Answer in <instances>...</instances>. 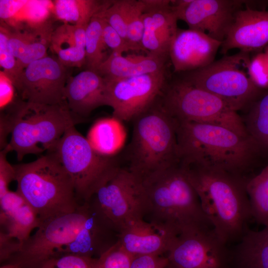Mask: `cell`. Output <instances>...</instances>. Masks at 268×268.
Returning <instances> with one entry per match:
<instances>
[{
    "label": "cell",
    "instance_id": "43",
    "mask_svg": "<svg viewBox=\"0 0 268 268\" xmlns=\"http://www.w3.org/2000/svg\"><path fill=\"white\" fill-rule=\"evenodd\" d=\"M168 260L163 255H144L134 257L130 268H165Z\"/></svg>",
    "mask_w": 268,
    "mask_h": 268
},
{
    "label": "cell",
    "instance_id": "38",
    "mask_svg": "<svg viewBox=\"0 0 268 268\" xmlns=\"http://www.w3.org/2000/svg\"><path fill=\"white\" fill-rule=\"evenodd\" d=\"M249 73L252 80L259 87H268V59L265 53L259 54L251 59Z\"/></svg>",
    "mask_w": 268,
    "mask_h": 268
},
{
    "label": "cell",
    "instance_id": "8",
    "mask_svg": "<svg viewBox=\"0 0 268 268\" xmlns=\"http://www.w3.org/2000/svg\"><path fill=\"white\" fill-rule=\"evenodd\" d=\"M159 99L163 108L177 121L221 126L249 136L243 120L229 105L180 77L168 81Z\"/></svg>",
    "mask_w": 268,
    "mask_h": 268
},
{
    "label": "cell",
    "instance_id": "3",
    "mask_svg": "<svg viewBox=\"0 0 268 268\" xmlns=\"http://www.w3.org/2000/svg\"><path fill=\"white\" fill-rule=\"evenodd\" d=\"M145 214L148 221L169 228L178 235L212 228L199 196L180 163L142 181Z\"/></svg>",
    "mask_w": 268,
    "mask_h": 268
},
{
    "label": "cell",
    "instance_id": "28",
    "mask_svg": "<svg viewBox=\"0 0 268 268\" xmlns=\"http://www.w3.org/2000/svg\"><path fill=\"white\" fill-rule=\"evenodd\" d=\"M246 189L252 218L265 226L268 225V165L256 176L247 179Z\"/></svg>",
    "mask_w": 268,
    "mask_h": 268
},
{
    "label": "cell",
    "instance_id": "1",
    "mask_svg": "<svg viewBox=\"0 0 268 268\" xmlns=\"http://www.w3.org/2000/svg\"><path fill=\"white\" fill-rule=\"evenodd\" d=\"M180 164L218 237L226 244L240 239L252 218L246 189L247 179L216 169Z\"/></svg>",
    "mask_w": 268,
    "mask_h": 268
},
{
    "label": "cell",
    "instance_id": "13",
    "mask_svg": "<svg viewBox=\"0 0 268 268\" xmlns=\"http://www.w3.org/2000/svg\"><path fill=\"white\" fill-rule=\"evenodd\" d=\"M67 68L58 58L46 56L21 72L13 85L23 101L45 105H67L65 89Z\"/></svg>",
    "mask_w": 268,
    "mask_h": 268
},
{
    "label": "cell",
    "instance_id": "24",
    "mask_svg": "<svg viewBox=\"0 0 268 268\" xmlns=\"http://www.w3.org/2000/svg\"><path fill=\"white\" fill-rule=\"evenodd\" d=\"M86 27L64 23L52 32L50 48L67 67L85 65Z\"/></svg>",
    "mask_w": 268,
    "mask_h": 268
},
{
    "label": "cell",
    "instance_id": "16",
    "mask_svg": "<svg viewBox=\"0 0 268 268\" xmlns=\"http://www.w3.org/2000/svg\"><path fill=\"white\" fill-rule=\"evenodd\" d=\"M221 44L201 32L178 28L169 51L174 72L190 71L208 66L215 61Z\"/></svg>",
    "mask_w": 268,
    "mask_h": 268
},
{
    "label": "cell",
    "instance_id": "5",
    "mask_svg": "<svg viewBox=\"0 0 268 268\" xmlns=\"http://www.w3.org/2000/svg\"><path fill=\"white\" fill-rule=\"evenodd\" d=\"M17 190L41 222L74 211L82 203L72 181L51 152L28 163L14 165Z\"/></svg>",
    "mask_w": 268,
    "mask_h": 268
},
{
    "label": "cell",
    "instance_id": "11",
    "mask_svg": "<svg viewBox=\"0 0 268 268\" xmlns=\"http://www.w3.org/2000/svg\"><path fill=\"white\" fill-rule=\"evenodd\" d=\"M90 211L89 203L84 202L73 212L43 221L9 263H17L22 268H37L74 239Z\"/></svg>",
    "mask_w": 268,
    "mask_h": 268
},
{
    "label": "cell",
    "instance_id": "33",
    "mask_svg": "<svg viewBox=\"0 0 268 268\" xmlns=\"http://www.w3.org/2000/svg\"><path fill=\"white\" fill-rule=\"evenodd\" d=\"M143 13L141 0H135L127 28V42L130 50L132 51H144L142 46L144 28L142 18Z\"/></svg>",
    "mask_w": 268,
    "mask_h": 268
},
{
    "label": "cell",
    "instance_id": "42",
    "mask_svg": "<svg viewBox=\"0 0 268 268\" xmlns=\"http://www.w3.org/2000/svg\"><path fill=\"white\" fill-rule=\"evenodd\" d=\"M21 244L16 239L10 237L5 231L0 232V262L9 261L20 250Z\"/></svg>",
    "mask_w": 268,
    "mask_h": 268
},
{
    "label": "cell",
    "instance_id": "31",
    "mask_svg": "<svg viewBox=\"0 0 268 268\" xmlns=\"http://www.w3.org/2000/svg\"><path fill=\"white\" fill-rule=\"evenodd\" d=\"M41 223L36 212L27 203L0 226L5 229L2 230L18 240L21 245L29 238L33 229L37 228Z\"/></svg>",
    "mask_w": 268,
    "mask_h": 268
},
{
    "label": "cell",
    "instance_id": "39",
    "mask_svg": "<svg viewBox=\"0 0 268 268\" xmlns=\"http://www.w3.org/2000/svg\"><path fill=\"white\" fill-rule=\"evenodd\" d=\"M26 203L25 199L17 190H9L0 197V224Z\"/></svg>",
    "mask_w": 268,
    "mask_h": 268
},
{
    "label": "cell",
    "instance_id": "47",
    "mask_svg": "<svg viewBox=\"0 0 268 268\" xmlns=\"http://www.w3.org/2000/svg\"><path fill=\"white\" fill-rule=\"evenodd\" d=\"M259 234L268 242V225L260 231H258Z\"/></svg>",
    "mask_w": 268,
    "mask_h": 268
},
{
    "label": "cell",
    "instance_id": "26",
    "mask_svg": "<svg viewBox=\"0 0 268 268\" xmlns=\"http://www.w3.org/2000/svg\"><path fill=\"white\" fill-rule=\"evenodd\" d=\"M113 0H56L53 2L56 17L66 24L87 26L92 18Z\"/></svg>",
    "mask_w": 268,
    "mask_h": 268
},
{
    "label": "cell",
    "instance_id": "27",
    "mask_svg": "<svg viewBox=\"0 0 268 268\" xmlns=\"http://www.w3.org/2000/svg\"><path fill=\"white\" fill-rule=\"evenodd\" d=\"M240 240L235 251L238 268H268V242L258 232L248 229Z\"/></svg>",
    "mask_w": 268,
    "mask_h": 268
},
{
    "label": "cell",
    "instance_id": "49",
    "mask_svg": "<svg viewBox=\"0 0 268 268\" xmlns=\"http://www.w3.org/2000/svg\"><path fill=\"white\" fill-rule=\"evenodd\" d=\"M265 48H266V50H265V53L267 55V57H268V46H267V47H266Z\"/></svg>",
    "mask_w": 268,
    "mask_h": 268
},
{
    "label": "cell",
    "instance_id": "7",
    "mask_svg": "<svg viewBox=\"0 0 268 268\" xmlns=\"http://www.w3.org/2000/svg\"><path fill=\"white\" fill-rule=\"evenodd\" d=\"M251 61L249 53L239 51L204 67L180 73V77L217 96L237 112L251 105L262 92L251 78Z\"/></svg>",
    "mask_w": 268,
    "mask_h": 268
},
{
    "label": "cell",
    "instance_id": "35",
    "mask_svg": "<svg viewBox=\"0 0 268 268\" xmlns=\"http://www.w3.org/2000/svg\"><path fill=\"white\" fill-rule=\"evenodd\" d=\"M0 65L4 74L13 84L21 73L16 59L12 54L8 44V30L0 26Z\"/></svg>",
    "mask_w": 268,
    "mask_h": 268
},
{
    "label": "cell",
    "instance_id": "40",
    "mask_svg": "<svg viewBox=\"0 0 268 268\" xmlns=\"http://www.w3.org/2000/svg\"><path fill=\"white\" fill-rule=\"evenodd\" d=\"M102 39L105 47L110 49L112 53L122 54L124 52L131 51L127 41L104 19Z\"/></svg>",
    "mask_w": 268,
    "mask_h": 268
},
{
    "label": "cell",
    "instance_id": "41",
    "mask_svg": "<svg viewBox=\"0 0 268 268\" xmlns=\"http://www.w3.org/2000/svg\"><path fill=\"white\" fill-rule=\"evenodd\" d=\"M7 153L5 149L0 152V197L9 191V184L15 180V168L8 161Z\"/></svg>",
    "mask_w": 268,
    "mask_h": 268
},
{
    "label": "cell",
    "instance_id": "9",
    "mask_svg": "<svg viewBox=\"0 0 268 268\" xmlns=\"http://www.w3.org/2000/svg\"><path fill=\"white\" fill-rule=\"evenodd\" d=\"M87 202L117 234L130 222L143 218L145 214L142 182L127 167L118 163Z\"/></svg>",
    "mask_w": 268,
    "mask_h": 268
},
{
    "label": "cell",
    "instance_id": "4",
    "mask_svg": "<svg viewBox=\"0 0 268 268\" xmlns=\"http://www.w3.org/2000/svg\"><path fill=\"white\" fill-rule=\"evenodd\" d=\"M132 121L126 167L141 182L180 163L176 121L163 108L159 97Z\"/></svg>",
    "mask_w": 268,
    "mask_h": 268
},
{
    "label": "cell",
    "instance_id": "17",
    "mask_svg": "<svg viewBox=\"0 0 268 268\" xmlns=\"http://www.w3.org/2000/svg\"><path fill=\"white\" fill-rule=\"evenodd\" d=\"M178 234L143 218L133 221L117 234V243L133 256L167 254Z\"/></svg>",
    "mask_w": 268,
    "mask_h": 268
},
{
    "label": "cell",
    "instance_id": "48",
    "mask_svg": "<svg viewBox=\"0 0 268 268\" xmlns=\"http://www.w3.org/2000/svg\"><path fill=\"white\" fill-rule=\"evenodd\" d=\"M0 268H22L20 265L17 263H8L0 267Z\"/></svg>",
    "mask_w": 268,
    "mask_h": 268
},
{
    "label": "cell",
    "instance_id": "20",
    "mask_svg": "<svg viewBox=\"0 0 268 268\" xmlns=\"http://www.w3.org/2000/svg\"><path fill=\"white\" fill-rule=\"evenodd\" d=\"M90 206L89 214L74 239L57 250L53 257L73 255L98 258L116 243L113 240L115 232L104 223L90 204Z\"/></svg>",
    "mask_w": 268,
    "mask_h": 268
},
{
    "label": "cell",
    "instance_id": "19",
    "mask_svg": "<svg viewBox=\"0 0 268 268\" xmlns=\"http://www.w3.org/2000/svg\"><path fill=\"white\" fill-rule=\"evenodd\" d=\"M106 82L97 71L86 69L69 76L65 96L69 110L83 118L95 109L105 105Z\"/></svg>",
    "mask_w": 268,
    "mask_h": 268
},
{
    "label": "cell",
    "instance_id": "44",
    "mask_svg": "<svg viewBox=\"0 0 268 268\" xmlns=\"http://www.w3.org/2000/svg\"><path fill=\"white\" fill-rule=\"evenodd\" d=\"M28 0H0V17L5 20L14 19L23 9Z\"/></svg>",
    "mask_w": 268,
    "mask_h": 268
},
{
    "label": "cell",
    "instance_id": "6",
    "mask_svg": "<svg viewBox=\"0 0 268 268\" xmlns=\"http://www.w3.org/2000/svg\"><path fill=\"white\" fill-rule=\"evenodd\" d=\"M4 113L11 123V138L5 149L17 160L51 149L69 127L83 121L67 105H45L20 100ZM3 150V149H2Z\"/></svg>",
    "mask_w": 268,
    "mask_h": 268
},
{
    "label": "cell",
    "instance_id": "32",
    "mask_svg": "<svg viewBox=\"0 0 268 268\" xmlns=\"http://www.w3.org/2000/svg\"><path fill=\"white\" fill-rule=\"evenodd\" d=\"M134 1L135 0H113L109 6L99 12L104 20L126 41L127 24Z\"/></svg>",
    "mask_w": 268,
    "mask_h": 268
},
{
    "label": "cell",
    "instance_id": "29",
    "mask_svg": "<svg viewBox=\"0 0 268 268\" xmlns=\"http://www.w3.org/2000/svg\"><path fill=\"white\" fill-rule=\"evenodd\" d=\"M251 105L243 121L246 131L260 149H268V92Z\"/></svg>",
    "mask_w": 268,
    "mask_h": 268
},
{
    "label": "cell",
    "instance_id": "12",
    "mask_svg": "<svg viewBox=\"0 0 268 268\" xmlns=\"http://www.w3.org/2000/svg\"><path fill=\"white\" fill-rule=\"evenodd\" d=\"M105 80V105L112 108L113 116L123 122L132 121L151 106L169 81L166 68L136 76Z\"/></svg>",
    "mask_w": 268,
    "mask_h": 268
},
{
    "label": "cell",
    "instance_id": "50",
    "mask_svg": "<svg viewBox=\"0 0 268 268\" xmlns=\"http://www.w3.org/2000/svg\"><path fill=\"white\" fill-rule=\"evenodd\" d=\"M165 268H173V267L170 266L169 264H168V265Z\"/></svg>",
    "mask_w": 268,
    "mask_h": 268
},
{
    "label": "cell",
    "instance_id": "46",
    "mask_svg": "<svg viewBox=\"0 0 268 268\" xmlns=\"http://www.w3.org/2000/svg\"><path fill=\"white\" fill-rule=\"evenodd\" d=\"M140 0L143 6V13L150 12L169 8L171 6L172 1V0Z\"/></svg>",
    "mask_w": 268,
    "mask_h": 268
},
{
    "label": "cell",
    "instance_id": "36",
    "mask_svg": "<svg viewBox=\"0 0 268 268\" xmlns=\"http://www.w3.org/2000/svg\"><path fill=\"white\" fill-rule=\"evenodd\" d=\"M50 1L28 0L21 12L30 28H38L49 26L46 23L50 14Z\"/></svg>",
    "mask_w": 268,
    "mask_h": 268
},
{
    "label": "cell",
    "instance_id": "2",
    "mask_svg": "<svg viewBox=\"0 0 268 268\" xmlns=\"http://www.w3.org/2000/svg\"><path fill=\"white\" fill-rule=\"evenodd\" d=\"M176 123L181 164L243 176L260 149L250 136L225 127L194 122L176 121Z\"/></svg>",
    "mask_w": 268,
    "mask_h": 268
},
{
    "label": "cell",
    "instance_id": "10",
    "mask_svg": "<svg viewBox=\"0 0 268 268\" xmlns=\"http://www.w3.org/2000/svg\"><path fill=\"white\" fill-rule=\"evenodd\" d=\"M47 152L59 160L70 177L80 203L87 202L112 169L118 164L115 157L99 155L86 137L71 126Z\"/></svg>",
    "mask_w": 268,
    "mask_h": 268
},
{
    "label": "cell",
    "instance_id": "34",
    "mask_svg": "<svg viewBox=\"0 0 268 268\" xmlns=\"http://www.w3.org/2000/svg\"><path fill=\"white\" fill-rule=\"evenodd\" d=\"M134 258L116 242L97 258L93 268H130Z\"/></svg>",
    "mask_w": 268,
    "mask_h": 268
},
{
    "label": "cell",
    "instance_id": "21",
    "mask_svg": "<svg viewBox=\"0 0 268 268\" xmlns=\"http://www.w3.org/2000/svg\"><path fill=\"white\" fill-rule=\"evenodd\" d=\"M142 18L144 51L147 54L169 58L170 47L178 29V19L172 5L166 9L143 13Z\"/></svg>",
    "mask_w": 268,
    "mask_h": 268
},
{
    "label": "cell",
    "instance_id": "15",
    "mask_svg": "<svg viewBox=\"0 0 268 268\" xmlns=\"http://www.w3.org/2000/svg\"><path fill=\"white\" fill-rule=\"evenodd\" d=\"M245 2L239 0H172V6L178 20L185 22L189 29L222 43L236 12Z\"/></svg>",
    "mask_w": 268,
    "mask_h": 268
},
{
    "label": "cell",
    "instance_id": "45",
    "mask_svg": "<svg viewBox=\"0 0 268 268\" xmlns=\"http://www.w3.org/2000/svg\"><path fill=\"white\" fill-rule=\"evenodd\" d=\"M15 87L11 80L0 70V107L3 110L14 100Z\"/></svg>",
    "mask_w": 268,
    "mask_h": 268
},
{
    "label": "cell",
    "instance_id": "22",
    "mask_svg": "<svg viewBox=\"0 0 268 268\" xmlns=\"http://www.w3.org/2000/svg\"><path fill=\"white\" fill-rule=\"evenodd\" d=\"M168 58L151 54L123 56L112 53L96 71L106 79L136 76L166 68Z\"/></svg>",
    "mask_w": 268,
    "mask_h": 268
},
{
    "label": "cell",
    "instance_id": "23",
    "mask_svg": "<svg viewBox=\"0 0 268 268\" xmlns=\"http://www.w3.org/2000/svg\"><path fill=\"white\" fill-rule=\"evenodd\" d=\"M30 30H8V44L21 71L28 65L48 56L52 32L51 26Z\"/></svg>",
    "mask_w": 268,
    "mask_h": 268
},
{
    "label": "cell",
    "instance_id": "18",
    "mask_svg": "<svg viewBox=\"0 0 268 268\" xmlns=\"http://www.w3.org/2000/svg\"><path fill=\"white\" fill-rule=\"evenodd\" d=\"M268 44V10L247 7L236 13L234 22L220 47L226 55L232 49L250 53Z\"/></svg>",
    "mask_w": 268,
    "mask_h": 268
},
{
    "label": "cell",
    "instance_id": "25",
    "mask_svg": "<svg viewBox=\"0 0 268 268\" xmlns=\"http://www.w3.org/2000/svg\"><path fill=\"white\" fill-rule=\"evenodd\" d=\"M86 138L98 154L112 157L124 146L127 132L122 121L114 116L106 117L94 122Z\"/></svg>",
    "mask_w": 268,
    "mask_h": 268
},
{
    "label": "cell",
    "instance_id": "30",
    "mask_svg": "<svg viewBox=\"0 0 268 268\" xmlns=\"http://www.w3.org/2000/svg\"><path fill=\"white\" fill-rule=\"evenodd\" d=\"M104 19L99 12L88 24L85 30V66L87 69L96 71L108 58L102 39Z\"/></svg>",
    "mask_w": 268,
    "mask_h": 268
},
{
    "label": "cell",
    "instance_id": "37",
    "mask_svg": "<svg viewBox=\"0 0 268 268\" xmlns=\"http://www.w3.org/2000/svg\"><path fill=\"white\" fill-rule=\"evenodd\" d=\"M96 260L97 258L64 255L49 258L37 268H93Z\"/></svg>",
    "mask_w": 268,
    "mask_h": 268
},
{
    "label": "cell",
    "instance_id": "14",
    "mask_svg": "<svg viewBox=\"0 0 268 268\" xmlns=\"http://www.w3.org/2000/svg\"><path fill=\"white\" fill-rule=\"evenodd\" d=\"M226 245L212 228L200 229L179 235L166 257L174 268H227Z\"/></svg>",
    "mask_w": 268,
    "mask_h": 268
}]
</instances>
